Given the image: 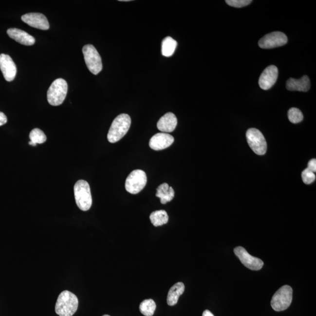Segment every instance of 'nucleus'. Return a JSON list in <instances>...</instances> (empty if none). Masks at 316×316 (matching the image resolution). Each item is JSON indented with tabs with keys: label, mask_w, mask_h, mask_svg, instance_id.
Listing matches in <instances>:
<instances>
[{
	"label": "nucleus",
	"mask_w": 316,
	"mask_h": 316,
	"mask_svg": "<svg viewBox=\"0 0 316 316\" xmlns=\"http://www.w3.org/2000/svg\"><path fill=\"white\" fill-rule=\"evenodd\" d=\"M79 300L76 295L68 291L61 293L55 306V312L59 316H72L76 312Z\"/></svg>",
	"instance_id": "1"
},
{
	"label": "nucleus",
	"mask_w": 316,
	"mask_h": 316,
	"mask_svg": "<svg viewBox=\"0 0 316 316\" xmlns=\"http://www.w3.org/2000/svg\"><path fill=\"white\" fill-rule=\"evenodd\" d=\"M131 124V118L128 114L118 115L113 121L107 135V139L110 143H115L123 138L128 132Z\"/></svg>",
	"instance_id": "2"
},
{
	"label": "nucleus",
	"mask_w": 316,
	"mask_h": 316,
	"mask_svg": "<svg viewBox=\"0 0 316 316\" xmlns=\"http://www.w3.org/2000/svg\"><path fill=\"white\" fill-rule=\"evenodd\" d=\"M74 194L76 204L81 210L86 211L91 208L92 198L88 182L83 180L78 181L74 186Z\"/></svg>",
	"instance_id": "3"
},
{
	"label": "nucleus",
	"mask_w": 316,
	"mask_h": 316,
	"mask_svg": "<svg viewBox=\"0 0 316 316\" xmlns=\"http://www.w3.org/2000/svg\"><path fill=\"white\" fill-rule=\"evenodd\" d=\"M68 89V83L65 80L60 78L54 81L47 93L48 103L53 106L61 105L67 95Z\"/></svg>",
	"instance_id": "4"
},
{
	"label": "nucleus",
	"mask_w": 316,
	"mask_h": 316,
	"mask_svg": "<svg viewBox=\"0 0 316 316\" xmlns=\"http://www.w3.org/2000/svg\"><path fill=\"white\" fill-rule=\"evenodd\" d=\"M293 290L291 286L284 285L275 293L271 300V306L275 311H283L291 305Z\"/></svg>",
	"instance_id": "5"
},
{
	"label": "nucleus",
	"mask_w": 316,
	"mask_h": 316,
	"mask_svg": "<svg viewBox=\"0 0 316 316\" xmlns=\"http://www.w3.org/2000/svg\"><path fill=\"white\" fill-rule=\"evenodd\" d=\"M83 54L87 67L92 74L96 75L102 71L101 58L97 49L92 45H86L83 48Z\"/></svg>",
	"instance_id": "6"
},
{
	"label": "nucleus",
	"mask_w": 316,
	"mask_h": 316,
	"mask_svg": "<svg viewBox=\"0 0 316 316\" xmlns=\"http://www.w3.org/2000/svg\"><path fill=\"white\" fill-rule=\"evenodd\" d=\"M147 177L144 171L137 169L132 171L127 177L125 187L127 192L136 195L146 186Z\"/></svg>",
	"instance_id": "7"
},
{
	"label": "nucleus",
	"mask_w": 316,
	"mask_h": 316,
	"mask_svg": "<svg viewBox=\"0 0 316 316\" xmlns=\"http://www.w3.org/2000/svg\"><path fill=\"white\" fill-rule=\"evenodd\" d=\"M246 136L249 147L256 154H265L267 150V144L264 136L260 130L256 129H249L246 132Z\"/></svg>",
	"instance_id": "8"
},
{
	"label": "nucleus",
	"mask_w": 316,
	"mask_h": 316,
	"mask_svg": "<svg viewBox=\"0 0 316 316\" xmlns=\"http://www.w3.org/2000/svg\"><path fill=\"white\" fill-rule=\"evenodd\" d=\"M236 256L239 258L242 264L246 268L253 271H259L263 266V262L261 260L251 256L242 246H237L234 249Z\"/></svg>",
	"instance_id": "9"
},
{
	"label": "nucleus",
	"mask_w": 316,
	"mask_h": 316,
	"mask_svg": "<svg viewBox=\"0 0 316 316\" xmlns=\"http://www.w3.org/2000/svg\"><path fill=\"white\" fill-rule=\"evenodd\" d=\"M288 37L281 32H273L266 35L260 40L259 45L262 49H273L280 47L286 44Z\"/></svg>",
	"instance_id": "10"
},
{
	"label": "nucleus",
	"mask_w": 316,
	"mask_h": 316,
	"mask_svg": "<svg viewBox=\"0 0 316 316\" xmlns=\"http://www.w3.org/2000/svg\"><path fill=\"white\" fill-rule=\"evenodd\" d=\"M0 69L4 79L7 82H11L15 79L17 67L15 63L9 55L4 54L0 55Z\"/></svg>",
	"instance_id": "11"
},
{
	"label": "nucleus",
	"mask_w": 316,
	"mask_h": 316,
	"mask_svg": "<svg viewBox=\"0 0 316 316\" xmlns=\"http://www.w3.org/2000/svg\"><path fill=\"white\" fill-rule=\"evenodd\" d=\"M278 76L277 66L271 65L266 68L260 75L259 79L260 88L264 91L270 89L276 83Z\"/></svg>",
	"instance_id": "12"
},
{
	"label": "nucleus",
	"mask_w": 316,
	"mask_h": 316,
	"mask_svg": "<svg viewBox=\"0 0 316 316\" xmlns=\"http://www.w3.org/2000/svg\"><path fill=\"white\" fill-rule=\"evenodd\" d=\"M22 21L31 26L32 27L39 29L41 30H48L49 24L48 19L42 14L33 13L25 14L21 17Z\"/></svg>",
	"instance_id": "13"
},
{
	"label": "nucleus",
	"mask_w": 316,
	"mask_h": 316,
	"mask_svg": "<svg viewBox=\"0 0 316 316\" xmlns=\"http://www.w3.org/2000/svg\"><path fill=\"white\" fill-rule=\"evenodd\" d=\"M174 143L173 136L167 133H157L150 138L149 145L150 149L160 150L167 149Z\"/></svg>",
	"instance_id": "14"
},
{
	"label": "nucleus",
	"mask_w": 316,
	"mask_h": 316,
	"mask_svg": "<svg viewBox=\"0 0 316 316\" xmlns=\"http://www.w3.org/2000/svg\"><path fill=\"white\" fill-rule=\"evenodd\" d=\"M178 124V120L172 112H167L159 119L157 128L162 132L169 133L175 130Z\"/></svg>",
	"instance_id": "15"
},
{
	"label": "nucleus",
	"mask_w": 316,
	"mask_h": 316,
	"mask_svg": "<svg viewBox=\"0 0 316 316\" xmlns=\"http://www.w3.org/2000/svg\"><path fill=\"white\" fill-rule=\"evenodd\" d=\"M8 36L16 42L26 46L33 45L36 39L31 35L18 28H10L7 31Z\"/></svg>",
	"instance_id": "16"
},
{
	"label": "nucleus",
	"mask_w": 316,
	"mask_h": 316,
	"mask_svg": "<svg viewBox=\"0 0 316 316\" xmlns=\"http://www.w3.org/2000/svg\"><path fill=\"white\" fill-rule=\"evenodd\" d=\"M310 88V79L307 76H303L299 79L290 78L286 82V89L290 91L306 92L309 91Z\"/></svg>",
	"instance_id": "17"
},
{
	"label": "nucleus",
	"mask_w": 316,
	"mask_h": 316,
	"mask_svg": "<svg viewBox=\"0 0 316 316\" xmlns=\"http://www.w3.org/2000/svg\"><path fill=\"white\" fill-rule=\"evenodd\" d=\"M156 196L161 199L162 204H165L167 203L172 201L175 196L172 187H170L166 183L159 186L156 189Z\"/></svg>",
	"instance_id": "18"
},
{
	"label": "nucleus",
	"mask_w": 316,
	"mask_h": 316,
	"mask_svg": "<svg viewBox=\"0 0 316 316\" xmlns=\"http://www.w3.org/2000/svg\"><path fill=\"white\" fill-rule=\"evenodd\" d=\"M185 289V285L182 282L175 284L168 292L167 297L168 305L175 306L178 303L179 297L184 294Z\"/></svg>",
	"instance_id": "19"
},
{
	"label": "nucleus",
	"mask_w": 316,
	"mask_h": 316,
	"mask_svg": "<svg viewBox=\"0 0 316 316\" xmlns=\"http://www.w3.org/2000/svg\"><path fill=\"white\" fill-rule=\"evenodd\" d=\"M149 219L152 224L155 227H159L167 224L169 221V216L166 211L161 210L153 211L150 214Z\"/></svg>",
	"instance_id": "20"
},
{
	"label": "nucleus",
	"mask_w": 316,
	"mask_h": 316,
	"mask_svg": "<svg viewBox=\"0 0 316 316\" xmlns=\"http://www.w3.org/2000/svg\"><path fill=\"white\" fill-rule=\"evenodd\" d=\"M177 42L172 37H165L162 42V54L165 57H170L175 52Z\"/></svg>",
	"instance_id": "21"
},
{
	"label": "nucleus",
	"mask_w": 316,
	"mask_h": 316,
	"mask_svg": "<svg viewBox=\"0 0 316 316\" xmlns=\"http://www.w3.org/2000/svg\"><path fill=\"white\" fill-rule=\"evenodd\" d=\"M30 142L29 144L32 146H36L37 144H43L46 141V136L42 130L39 129H35L30 134Z\"/></svg>",
	"instance_id": "22"
},
{
	"label": "nucleus",
	"mask_w": 316,
	"mask_h": 316,
	"mask_svg": "<svg viewBox=\"0 0 316 316\" xmlns=\"http://www.w3.org/2000/svg\"><path fill=\"white\" fill-rule=\"evenodd\" d=\"M156 305L152 299L144 300L140 304V310L145 316H152L154 314Z\"/></svg>",
	"instance_id": "23"
},
{
	"label": "nucleus",
	"mask_w": 316,
	"mask_h": 316,
	"mask_svg": "<svg viewBox=\"0 0 316 316\" xmlns=\"http://www.w3.org/2000/svg\"><path fill=\"white\" fill-rule=\"evenodd\" d=\"M288 115L289 121L293 124L299 123L303 120L302 112L299 109L294 107L289 110Z\"/></svg>",
	"instance_id": "24"
},
{
	"label": "nucleus",
	"mask_w": 316,
	"mask_h": 316,
	"mask_svg": "<svg viewBox=\"0 0 316 316\" xmlns=\"http://www.w3.org/2000/svg\"><path fill=\"white\" fill-rule=\"evenodd\" d=\"M301 178H302L303 182L306 185L312 184L314 182L316 179V175L314 172L306 168L304 169L302 173H301Z\"/></svg>",
	"instance_id": "25"
},
{
	"label": "nucleus",
	"mask_w": 316,
	"mask_h": 316,
	"mask_svg": "<svg viewBox=\"0 0 316 316\" xmlns=\"http://www.w3.org/2000/svg\"><path fill=\"white\" fill-rule=\"evenodd\" d=\"M226 3L231 7L242 8L247 6L252 2L251 0H226Z\"/></svg>",
	"instance_id": "26"
},
{
	"label": "nucleus",
	"mask_w": 316,
	"mask_h": 316,
	"mask_svg": "<svg viewBox=\"0 0 316 316\" xmlns=\"http://www.w3.org/2000/svg\"><path fill=\"white\" fill-rule=\"evenodd\" d=\"M307 168L310 170L312 171L313 172L315 173L316 172V159H311L309 162L308 166H307Z\"/></svg>",
	"instance_id": "27"
},
{
	"label": "nucleus",
	"mask_w": 316,
	"mask_h": 316,
	"mask_svg": "<svg viewBox=\"0 0 316 316\" xmlns=\"http://www.w3.org/2000/svg\"><path fill=\"white\" fill-rule=\"evenodd\" d=\"M7 121V116L5 115L4 113L0 112V126H3V125L6 124Z\"/></svg>",
	"instance_id": "28"
},
{
	"label": "nucleus",
	"mask_w": 316,
	"mask_h": 316,
	"mask_svg": "<svg viewBox=\"0 0 316 316\" xmlns=\"http://www.w3.org/2000/svg\"><path fill=\"white\" fill-rule=\"evenodd\" d=\"M202 316H214L209 310H206L203 313Z\"/></svg>",
	"instance_id": "29"
},
{
	"label": "nucleus",
	"mask_w": 316,
	"mask_h": 316,
	"mask_svg": "<svg viewBox=\"0 0 316 316\" xmlns=\"http://www.w3.org/2000/svg\"><path fill=\"white\" fill-rule=\"evenodd\" d=\"M103 316H109L108 315H103Z\"/></svg>",
	"instance_id": "30"
}]
</instances>
